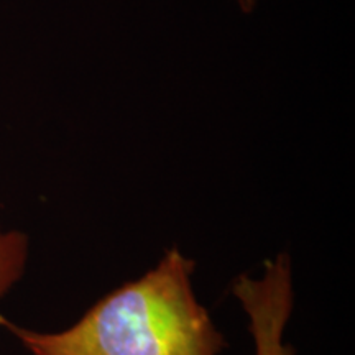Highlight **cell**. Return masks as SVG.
<instances>
[{
	"instance_id": "6da1fadb",
	"label": "cell",
	"mask_w": 355,
	"mask_h": 355,
	"mask_svg": "<svg viewBox=\"0 0 355 355\" xmlns=\"http://www.w3.org/2000/svg\"><path fill=\"white\" fill-rule=\"evenodd\" d=\"M194 268V260L170 248L63 331L28 329L2 314L0 327L30 355H220L227 343L196 298Z\"/></svg>"
},
{
	"instance_id": "7a4b0ae2",
	"label": "cell",
	"mask_w": 355,
	"mask_h": 355,
	"mask_svg": "<svg viewBox=\"0 0 355 355\" xmlns=\"http://www.w3.org/2000/svg\"><path fill=\"white\" fill-rule=\"evenodd\" d=\"M234 298L248 316L255 355H296L285 340V331L295 308L290 255L282 252L265 261L263 275H239L230 286Z\"/></svg>"
},
{
	"instance_id": "277c9868",
	"label": "cell",
	"mask_w": 355,
	"mask_h": 355,
	"mask_svg": "<svg viewBox=\"0 0 355 355\" xmlns=\"http://www.w3.org/2000/svg\"><path fill=\"white\" fill-rule=\"evenodd\" d=\"M0 355H2V354H0Z\"/></svg>"
},
{
	"instance_id": "3957f363",
	"label": "cell",
	"mask_w": 355,
	"mask_h": 355,
	"mask_svg": "<svg viewBox=\"0 0 355 355\" xmlns=\"http://www.w3.org/2000/svg\"><path fill=\"white\" fill-rule=\"evenodd\" d=\"M28 255L30 242L24 232L0 229V298L24 277Z\"/></svg>"
}]
</instances>
